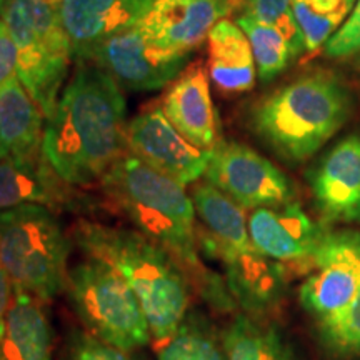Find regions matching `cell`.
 Returning a JSON list of instances; mask_svg holds the SVG:
<instances>
[{"label": "cell", "mask_w": 360, "mask_h": 360, "mask_svg": "<svg viewBox=\"0 0 360 360\" xmlns=\"http://www.w3.org/2000/svg\"><path fill=\"white\" fill-rule=\"evenodd\" d=\"M72 238L53 209L24 204L0 210V265L13 287L44 304L65 292Z\"/></svg>", "instance_id": "obj_5"}, {"label": "cell", "mask_w": 360, "mask_h": 360, "mask_svg": "<svg viewBox=\"0 0 360 360\" xmlns=\"http://www.w3.org/2000/svg\"><path fill=\"white\" fill-rule=\"evenodd\" d=\"M328 229L304 212L299 202L260 207L249 215L252 247L289 270L307 274Z\"/></svg>", "instance_id": "obj_12"}, {"label": "cell", "mask_w": 360, "mask_h": 360, "mask_svg": "<svg viewBox=\"0 0 360 360\" xmlns=\"http://www.w3.org/2000/svg\"><path fill=\"white\" fill-rule=\"evenodd\" d=\"M215 257L225 269V283L242 314L265 317L282 304L289 283V269L252 247L224 250Z\"/></svg>", "instance_id": "obj_14"}, {"label": "cell", "mask_w": 360, "mask_h": 360, "mask_svg": "<svg viewBox=\"0 0 360 360\" xmlns=\"http://www.w3.org/2000/svg\"><path fill=\"white\" fill-rule=\"evenodd\" d=\"M65 294L84 330L112 347L134 352L150 344L141 300L114 267L87 257L69 269Z\"/></svg>", "instance_id": "obj_7"}, {"label": "cell", "mask_w": 360, "mask_h": 360, "mask_svg": "<svg viewBox=\"0 0 360 360\" xmlns=\"http://www.w3.org/2000/svg\"><path fill=\"white\" fill-rule=\"evenodd\" d=\"M188 195L195 215L204 224L205 233L199 236V242L207 252L217 255L224 250L252 249L249 217L237 202L207 180L193 184Z\"/></svg>", "instance_id": "obj_21"}, {"label": "cell", "mask_w": 360, "mask_h": 360, "mask_svg": "<svg viewBox=\"0 0 360 360\" xmlns=\"http://www.w3.org/2000/svg\"><path fill=\"white\" fill-rule=\"evenodd\" d=\"M321 339L337 354H360V285L347 307L319 323Z\"/></svg>", "instance_id": "obj_28"}, {"label": "cell", "mask_w": 360, "mask_h": 360, "mask_svg": "<svg viewBox=\"0 0 360 360\" xmlns=\"http://www.w3.org/2000/svg\"><path fill=\"white\" fill-rule=\"evenodd\" d=\"M67 187L70 186L53 172L42 152L0 160V210L24 204L64 207L70 202Z\"/></svg>", "instance_id": "obj_18"}, {"label": "cell", "mask_w": 360, "mask_h": 360, "mask_svg": "<svg viewBox=\"0 0 360 360\" xmlns=\"http://www.w3.org/2000/svg\"><path fill=\"white\" fill-rule=\"evenodd\" d=\"M17 67H19V52L6 22L0 19V85L15 77Z\"/></svg>", "instance_id": "obj_31"}, {"label": "cell", "mask_w": 360, "mask_h": 360, "mask_svg": "<svg viewBox=\"0 0 360 360\" xmlns=\"http://www.w3.org/2000/svg\"><path fill=\"white\" fill-rule=\"evenodd\" d=\"M162 110L170 124L202 150H212L220 142L209 77L200 64L188 67L174 80L162 101Z\"/></svg>", "instance_id": "obj_17"}, {"label": "cell", "mask_w": 360, "mask_h": 360, "mask_svg": "<svg viewBox=\"0 0 360 360\" xmlns=\"http://www.w3.org/2000/svg\"><path fill=\"white\" fill-rule=\"evenodd\" d=\"M75 244L114 267L141 300L157 345L177 330L191 309L192 282L177 259L137 229L79 220Z\"/></svg>", "instance_id": "obj_3"}, {"label": "cell", "mask_w": 360, "mask_h": 360, "mask_svg": "<svg viewBox=\"0 0 360 360\" xmlns=\"http://www.w3.org/2000/svg\"><path fill=\"white\" fill-rule=\"evenodd\" d=\"M360 285V232L328 231L299 290L304 310L321 323L352 302Z\"/></svg>", "instance_id": "obj_10"}, {"label": "cell", "mask_w": 360, "mask_h": 360, "mask_svg": "<svg viewBox=\"0 0 360 360\" xmlns=\"http://www.w3.org/2000/svg\"><path fill=\"white\" fill-rule=\"evenodd\" d=\"M294 0H233L236 11H242V15L264 22V24L276 27L277 30L285 35L289 44L294 49L295 56H302L305 52V42L297 25L294 11H292Z\"/></svg>", "instance_id": "obj_27"}, {"label": "cell", "mask_w": 360, "mask_h": 360, "mask_svg": "<svg viewBox=\"0 0 360 360\" xmlns=\"http://www.w3.org/2000/svg\"><path fill=\"white\" fill-rule=\"evenodd\" d=\"M323 56L328 58H347L360 56V0L350 12L347 20L323 45Z\"/></svg>", "instance_id": "obj_30"}, {"label": "cell", "mask_w": 360, "mask_h": 360, "mask_svg": "<svg viewBox=\"0 0 360 360\" xmlns=\"http://www.w3.org/2000/svg\"><path fill=\"white\" fill-rule=\"evenodd\" d=\"M62 360H139L132 352L115 349L90 335L87 330H70L64 344Z\"/></svg>", "instance_id": "obj_29"}, {"label": "cell", "mask_w": 360, "mask_h": 360, "mask_svg": "<svg viewBox=\"0 0 360 360\" xmlns=\"http://www.w3.org/2000/svg\"><path fill=\"white\" fill-rule=\"evenodd\" d=\"M352 90L332 70H312L255 102L250 127L274 154L302 164L349 122Z\"/></svg>", "instance_id": "obj_4"}, {"label": "cell", "mask_w": 360, "mask_h": 360, "mask_svg": "<svg viewBox=\"0 0 360 360\" xmlns=\"http://www.w3.org/2000/svg\"><path fill=\"white\" fill-rule=\"evenodd\" d=\"M0 19L19 52L17 77L47 119L64 90L74 58L56 0H0Z\"/></svg>", "instance_id": "obj_6"}, {"label": "cell", "mask_w": 360, "mask_h": 360, "mask_svg": "<svg viewBox=\"0 0 360 360\" xmlns=\"http://www.w3.org/2000/svg\"><path fill=\"white\" fill-rule=\"evenodd\" d=\"M357 69H359V70H360V56H359V57H357Z\"/></svg>", "instance_id": "obj_33"}, {"label": "cell", "mask_w": 360, "mask_h": 360, "mask_svg": "<svg viewBox=\"0 0 360 360\" xmlns=\"http://www.w3.org/2000/svg\"><path fill=\"white\" fill-rule=\"evenodd\" d=\"M222 339L227 360H300L285 332L265 317L236 315Z\"/></svg>", "instance_id": "obj_23"}, {"label": "cell", "mask_w": 360, "mask_h": 360, "mask_svg": "<svg viewBox=\"0 0 360 360\" xmlns=\"http://www.w3.org/2000/svg\"><path fill=\"white\" fill-rule=\"evenodd\" d=\"M236 22L244 30L252 45L255 65H257V77L262 82L276 79L297 58L289 40L276 27L247 15H238Z\"/></svg>", "instance_id": "obj_26"}, {"label": "cell", "mask_w": 360, "mask_h": 360, "mask_svg": "<svg viewBox=\"0 0 360 360\" xmlns=\"http://www.w3.org/2000/svg\"><path fill=\"white\" fill-rule=\"evenodd\" d=\"M45 115L20 79L0 85V160L42 152Z\"/></svg>", "instance_id": "obj_20"}, {"label": "cell", "mask_w": 360, "mask_h": 360, "mask_svg": "<svg viewBox=\"0 0 360 360\" xmlns=\"http://www.w3.org/2000/svg\"><path fill=\"white\" fill-rule=\"evenodd\" d=\"M13 300V282L11 277L7 276L6 270L0 265V337L4 334V328H6L7 315L11 310Z\"/></svg>", "instance_id": "obj_32"}, {"label": "cell", "mask_w": 360, "mask_h": 360, "mask_svg": "<svg viewBox=\"0 0 360 360\" xmlns=\"http://www.w3.org/2000/svg\"><path fill=\"white\" fill-rule=\"evenodd\" d=\"M112 204L157 244L170 252L209 304L224 312L237 307L225 278L202 264L195 209L186 187L143 164L129 152L101 179Z\"/></svg>", "instance_id": "obj_2"}, {"label": "cell", "mask_w": 360, "mask_h": 360, "mask_svg": "<svg viewBox=\"0 0 360 360\" xmlns=\"http://www.w3.org/2000/svg\"><path fill=\"white\" fill-rule=\"evenodd\" d=\"M127 152L184 187L204 177L210 159V150L188 142L162 107L142 112L127 124Z\"/></svg>", "instance_id": "obj_11"}, {"label": "cell", "mask_w": 360, "mask_h": 360, "mask_svg": "<svg viewBox=\"0 0 360 360\" xmlns=\"http://www.w3.org/2000/svg\"><path fill=\"white\" fill-rule=\"evenodd\" d=\"M188 58L191 53L164 47L139 24L96 45L77 60L101 67L122 90L148 92L172 84L186 70Z\"/></svg>", "instance_id": "obj_8"}, {"label": "cell", "mask_w": 360, "mask_h": 360, "mask_svg": "<svg viewBox=\"0 0 360 360\" xmlns=\"http://www.w3.org/2000/svg\"><path fill=\"white\" fill-rule=\"evenodd\" d=\"M52 323L45 304L13 287V300L0 337V360H53Z\"/></svg>", "instance_id": "obj_19"}, {"label": "cell", "mask_w": 360, "mask_h": 360, "mask_svg": "<svg viewBox=\"0 0 360 360\" xmlns=\"http://www.w3.org/2000/svg\"><path fill=\"white\" fill-rule=\"evenodd\" d=\"M157 347V360H227L222 334L204 312L192 307L172 337Z\"/></svg>", "instance_id": "obj_24"}, {"label": "cell", "mask_w": 360, "mask_h": 360, "mask_svg": "<svg viewBox=\"0 0 360 360\" xmlns=\"http://www.w3.org/2000/svg\"><path fill=\"white\" fill-rule=\"evenodd\" d=\"M233 11V0H154L141 25L164 47L191 53Z\"/></svg>", "instance_id": "obj_15"}, {"label": "cell", "mask_w": 360, "mask_h": 360, "mask_svg": "<svg viewBox=\"0 0 360 360\" xmlns=\"http://www.w3.org/2000/svg\"><path fill=\"white\" fill-rule=\"evenodd\" d=\"M357 0H294L297 25L302 32L305 52L315 53L347 20Z\"/></svg>", "instance_id": "obj_25"}, {"label": "cell", "mask_w": 360, "mask_h": 360, "mask_svg": "<svg viewBox=\"0 0 360 360\" xmlns=\"http://www.w3.org/2000/svg\"><path fill=\"white\" fill-rule=\"evenodd\" d=\"M205 180L244 210L295 200L292 180L257 150L236 141H220L210 150Z\"/></svg>", "instance_id": "obj_9"}, {"label": "cell", "mask_w": 360, "mask_h": 360, "mask_svg": "<svg viewBox=\"0 0 360 360\" xmlns=\"http://www.w3.org/2000/svg\"><path fill=\"white\" fill-rule=\"evenodd\" d=\"M209 74L224 94L250 90L257 79L252 45L237 22L224 19L214 25L209 37Z\"/></svg>", "instance_id": "obj_22"}, {"label": "cell", "mask_w": 360, "mask_h": 360, "mask_svg": "<svg viewBox=\"0 0 360 360\" xmlns=\"http://www.w3.org/2000/svg\"><path fill=\"white\" fill-rule=\"evenodd\" d=\"M309 184L327 224L360 222V134L332 147L309 172Z\"/></svg>", "instance_id": "obj_13"}, {"label": "cell", "mask_w": 360, "mask_h": 360, "mask_svg": "<svg viewBox=\"0 0 360 360\" xmlns=\"http://www.w3.org/2000/svg\"><path fill=\"white\" fill-rule=\"evenodd\" d=\"M154 0H56L74 57L141 24Z\"/></svg>", "instance_id": "obj_16"}, {"label": "cell", "mask_w": 360, "mask_h": 360, "mask_svg": "<svg viewBox=\"0 0 360 360\" xmlns=\"http://www.w3.org/2000/svg\"><path fill=\"white\" fill-rule=\"evenodd\" d=\"M122 89L101 67L77 60L56 109L45 119L42 155L70 187L101 180L127 150Z\"/></svg>", "instance_id": "obj_1"}]
</instances>
